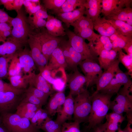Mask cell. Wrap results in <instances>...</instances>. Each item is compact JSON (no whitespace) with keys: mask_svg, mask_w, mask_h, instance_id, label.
I'll return each instance as SVG.
<instances>
[{"mask_svg":"<svg viewBox=\"0 0 132 132\" xmlns=\"http://www.w3.org/2000/svg\"><path fill=\"white\" fill-rule=\"evenodd\" d=\"M29 85L32 86L50 96L53 90L50 84L41 75L40 73L35 74L34 72L27 75Z\"/></svg>","mask_w":132,"mask_h":132,"instance_id":"obj_16","label":"cell"},{"mask_svg":"<svg viewBox=\"0 0 132 132\" xmlns=\"http://www.w3.org/2000/svg\"><path fill=\"white\" fill-rule=\"evenodd\" d=\"M17 53L20 65L24 75H27L33 72L35 68V64L30 50L25 47Z\"/></svg>","mask_w":132,"mask_h":132,"instance_id":"obj_15","label":"cell"},{"mask_svg":"<svg viewBox=\"0 0 132 132\" xmlns=\"http://www.w3.org/2000/svg\"><path fill=\"white\" fill-rule=\"evenodd\" d=\"M14 0H0V5H3L6 10H13Z\"/></svg>","mask_w":132,"mask_h":132,"instance_id":"obj_53","label":"cell"},{"mask_svg":"<svg viewBox=\"0 0 132 132\" xmlns=\"http://www.w3.org/2000/svg\"><path fill=\"white\" fill-rule=\"evenodd\" d=\"M45 67L51 71L59 68H67L62 51L59 45L52 53Z\"/></svg>","mask_w":132,"mask_h":132,"instance_id":"obj_17","label":"cell"},{"mask_svg":"<svg viewBox=\"0 0 132 132\" xmlns=\"http://www.w3.org/2000/svg\"><path fill=\"white\" fill-rule=\"evenodd\" d=\"M59 46L62 51L67 68L71 70L73 72L78 69L77 67L75 66L72 60L69 52L66 45L65 40H62L60 43Z\"/></svg>","mask_w":132,"mask_h":132,"instance_id":"obj_37","label":"cell"},{"mask_svg":"<svg viewBox=\"0 0 132 132\" xmlns=\"http://www.w3.org/2000/svg\"><path fill=\"white\" fill-rule=\"evenodd\" d=\"M118 130H119L118 132H124L123 131H121L120 128H119Z\"/></svg>","mask_w":132,"mask_h":132,"instance_id":"obj_62","label":"cell"},{"mask_svg":"<svg viewBox=\"0 0 132 132\" xmlns=\"http://www.w3.org/2000/svg\"><path fill=\"white\" fill-rule=\"evenodd\" d=\"M82 132H88L86 130H84Z\"/></svg>","mask_w":132,"mask_h":132,"instance_id":"obj_64","label":"cell"},{"mask_svg":"<svg viewBox=\"0 0 132 132\" xmlns=\"http://www.w3.org/2000/svg\"><path fill=\"white\" fill-rule=\"evenodd\" d=\"M24 93L19 94L11 91L0 92V114L12 113L16 110Z\"/></svg>","mask_w":132,"mask_h":132,"instance_id":"obj_9","label":"cell"},{"mask_svg":"<svg viewBox=\"0 0 132 132\" xmlns=\"http://www.w3.org/2000/svg\"><path fill=\"white\" fill-rule=\"evenodd\" d=\"M10 83L15 88L20 89H26L29 86L27 75H22L21 74L8 77Z\"/></svg>","mask_w":132,"mask_h":132,"instance_id":"obj_30","label":"cell"},{"mask_svg":"<svg viewBox=\"0 0 132 132\" xmlns=\"http://www.w3.org/2000/svg\"><path fill=\"white\" fill-rule=\"evenodd\" d=\"M12 28L9 23H0V43L5 42L11 36Z\"/></svg>","mask_w":132,"mask_h":132,"instance_id":"obj_40","label":"cell"},{"mask_svg":"<svg viewBox=\"0 0 132 132\" xmlns=\"http://www.w3.org/2000/svg\"><path fill=\"white\" fill-rule=\"evenodd\" d=\"M66 97L63 91H58L51 97L46 107L49 115L54 116L58 112L64 103Z\"/></svg>","mask_w":132,"mask_h":132,"instance_id":"obj_18","label":"cell"},{"mask_svg":"<svg viewBox=\"0 0 132 132\" xmlns=\"http://www.w3.org/2000/svg\"><path fill=\"white\" fill-rule=\"evenodd\" d=\"M39 70L41 75L48 83L52 84L54 83L55 79L52 76L51 71L45 67Z\"/></svg>","mask_w":132,"mask_h":132,"instance_id":"obj_48","label":"cell"},{"mask_svg":"<svg viewBox=\"0 0 132 132\" xmlns=\"http://www.w3.org/2000/svg\"><path fill=\"white\" fill-rule=\"evenodd\" d=\"M14 55L0 56V79L5 78L8 76V63Z\"/></svg>","mask_w":132,"mask_h":132,"instance_id":"obj_38","label":"cell"},{"mask_svg":"<svg viewBox=\"0 0 132 132\" xmlns=\"http://www.w3.org/2000/svg\"><path fill=\"white\" fill-rule=\"evenodd\" d=\"M15 113L21 117L28 119L30 121L34 115L35 112H31L24 110L17 109Z\"/></svg>","mask_w":132,"mask_h":132,"instance_id":"obj_49","label":"cell"},{"mask_svg":"<svg viewBox=\"0 0 132 132\" xmlns=\"http://www.w3.org/2000/svg\"><path fill=\"white\" fill-rule=\"evenodd\" d=\"M26 44L14 41L9 37L5 42L0 44V56L13 55Z\"/></svg>","mask_w":132,"mask_h":132,"instance_id":"obj_23","label":"cell"},{"mask_svg":"<svg viewBox=\"0 0 132 132\" xmlns=\"http://www.w3.org/2000/svg\"><path fill=\"white\" fill-rule=\"evenodd\" d=\"M85 0H66L61 7L54 11L57 14L73 11L79 7L84 5L86 2Z\"/></svg>","mask_w":132,"mask_h":132,"instance_id":"obj_29","label":"cell"},{"mask_svg":"<svg viewBox=\"0 0 132 132\" xmlns=\"http://www.w3.org/2000/svg\"><path fill=\"white\" fill-rule=\"evenodd\" d=\"M127 54L132 57V41L127 43L123 48Z\"/></svg>","mask_w":132,"mask_h":132,"instance_id":"obj_58","label":"cell"},{"mask_svg":"<svg viewBox=\"0 0 132 132\" xmlns=\"http://www.w3.org/2000/svg\"><path fill=\"white\" fill-rule=\"evenodd\" d=\"M24 0H14L13 3V10L16 12L20 11L23 5Z\"/></svg>","mask_w":132,"mask_h":132,"instance_id":"obj_56","label":"cell"},{"mask_svg":"<svg viewBox=\"0 0 132 132\" xmlns=\"http://www.w3.org/2000/svg\"><path fill=\"white\" fill-rule=\"evenodd\" d=\"M94 29L102 36L109 37L116 32L109 21L100 16L93 22Z\"/></svg>","mask_w":132,"mask_h":132,"instance_id":"obj_21","label":"cell"},{"mask_svg":"<svg viewBox=\"0 0 132 132\" xmlns=\"http://www.w3.org/2000/svg\"><path fill=\"white\" fill-rule=\"evenodd\" d=\"M17 52L15 54L10 61L8 69L9 77L13 76L21 73L22 69L20 65Z\"/></svg>","mask_w":132,"mask_h":132,"instance_id":"obj_33","label":"cell"},{"mask_svg":"<svg viewBox=\"0 0 132 132\" xmlns=\"http://www.w3.org/2000/svg\"><path fill=\"white\" fill-rule=\"evenodd\" d=\"M132 0H102V13L106 17L120 8L131 4Z\"/></svg>","mask_w":132,"mask_h":132,"instance_id":"obj_22","label":"cell"},{"mask_svg":"<svg viewBox=\"0 0 132 132\" xmlns=\"http://www.w3.org/2000/svg\"><path fill=\"white\" fill-rule=\"evenodd\" d=\"M132 124L128 123L127 125L123 130L124 132H132V129L131 126Z\"/></svg>","mask_w":132,"mask_h":132,"instance_id":"obj_60","label":"cell"},{"mask_svg":"<svg viewBox=\"0 0 132 132\" xmlns=\"http://www.w3.org/2000/svg\"><path fill=\"white\" fill-rule=\"evenodd\" d=\"M2 123L1 119V116L0 115V124Z\"/></svg>","mask_w":132,"mask_h":132,"instance_id":"obj_63","label":"cell"},{"mask_svg":"<svg viewBox=\"0 0 132 132\" xmlns=\"http://www.w3.org/2000/svg\"><path fill=\"white\" fill-rule=\"evenodd\" d=\"M66 32L69 42L73 48L83 56L85 59L96 61L98 55L95 52L93 44L88 45L85 40L76 35L74 32L68 30Z\"/></svg>","mask_w":132,"mask_h":132,"instance_id":"obj_7","label":"cell"},{"mask_svg":"<svg viewBox=\"0 0 132 132\" xmlns=\"http://www.w3.org/2000/svg\"><path fill=\"white\" fill-rule=\"evenodd\" d=\"M109 20H119L132 26V9L130 4L125 6L105 17Z\"/></svg>","mask_w":132,"mask_h":132,"instance_id":"obj_20","label":"cell"},{"mask_svg":"<svg viewBox=\"0 0 132 132\" xmlns=\"http://www.w3.org/2000/svg\"><path fill=\"white\" fill-rule=\"evenodd\" d=\"M74 98L72 95L69 93L66 97L65 102L58 111L55 121L60 125L66 121L70 120L74 113Z\"/></svg>","mask_w":132,"mask_h":132,"instance_id":"obj_14","label":"cell"},{"mask_svg":"<svg viewBox=\"0 0 132 132\" xmlns=\"http://www.w3.org/2000/svg\"><path fill=\"white\" fill-rule=\"evenodd\" d=\"M117 53L112 49L110 50H103L98 53V60L99 65L104 71L117 59Z\"/></svg>","mask_w":132,"mask_h":132,"instance_id":"obj_26","label":"cell"},{"mask_svg":"<svg viewBox=\"0 0 132 132\" xmlns=\"http://www.w3.org/2000/svg\"><path fill=\"white\" fill-rule=\"evenodd\" d=\"M107 123L106 130L109 131H116L119 128L118 124L112 121H106Z\"/></svg>","mask_w":132,"mask_h":132,"instance_id":"obj_54","label":"cell"},{"mask_svg":"<svg viewBox=\"0 0 132 132\" xmlns=\"http://www.w3.org/2000/svg\"><path fill=\"white\" fill-rule=\"evenodd\" d=\"M13 18L10 16L4 10L0 8V23H10Z\"/></svg>","mask_w":132,"mask_h":132,"instance_id":"obj_51","label":"cell"},{"mask_svg":"<svg viewBox=\"0 0 132 132\" xmlns=\"http://www.w3.org/2000/svg\"><path fill=\"white\" fill-rule=\"evenodd\" d=\"M118 59L120 63H121L128 70L127 72L129 76H132V57L123 52L122 50L118 51Z\"/></svg>","mask_w":132,"mask_h":132,"instance_id":"obj_36","label":"cell"},{"mask_svg":"<svg viewBox=\"0 0 132 132\" xmlns=\"http://www.w3.org/2000/svg\"><path fill=\"white\" fill-rule=\"evenodd\" d=\"M66 0H43L45 8L52 10L54 11L59 9Z\"/></svg>","mask_w":132,"mask_h":132,"instance_id":"obj_44","label":"cell"},{"mask_svg":"<svg viewBox=\"0 0 132 132\" xmlns=\"http://www.w3.org/2000/svg\"><path fill=\"white\" fill-rule=\"evenodd\" d=\"M113 95L99 92L91 95L92 104L87 121L88 130L92 129L101 123L109 109Z\"/></svg>","mask_w":132,"mask_h":132,"instance_id":"obj_1","label":"cell"},{"mask_svg":"<svg viewBox=\"0 0 132 132\" xmlns=\"http://www.w3.org/2000/svg\"><path fill=\"white\" fill-rule=\"evenodd\" d=\"M102 0H87L84 5V14L93 22L99 16L102 9Z\"/></svg>","mask_w":132,"mask_h":132,"instance_id":"obj_24","label":"cell"},{"mask_svg":"<svg viewBox=\"0 0 132 132\" xmlns=\"http://www.w3.org/2000/svg\"><path fill=\"white\" fill-rule=\"evenodd\" d=\"M62 125L48 116L40 127L45 132H61Z\"/></svg>","mask_w":132,"mask_h":132,"instance_id":"obj_32","label":"cell"},{"mask_svg":"<svg viewBox=\"0 0 132 132\" xmlns=\"http://www.w3.org/2000/svg\"><path fill=\"white\" fill-rule=\"evenodd\" d=\"M25 90L16 88L10 83L5 82L0 79V92L11 91L19 94H22L24 93Z\"/></svg>","mask_w":132,"mask_h":132,"instance_id":"obj_45","label":"cell"},{"mask_svg":"<svg viewBox=\"0 0 132 132\" xmlns=\"http://www.w3.org/2000/svg\"><path fill=\"white\" fill-rule=\"evenodd\" d=\"M94 48L98 55V53L101 50L112 49V45L109 37L100 35L99 38L94 44Z\"/></svg>","mask_w":132,"mask_h":132,"instance_id":"obj_31","label":"cell"},{"mask_svg":"<svg viewBox=\"0 0 132 132\" xmlns=\"http://www.w3.org/2000/svg\"><path fill=\"white\" fill-rule=\"evenodd\" d=\"M68 76L67 77L69 93L73 97L83 91L85 89L83 87L87 82L85 76L78 69Z\"/></svg>","mask_w":132,"mask_h":132,"instance_id":"obj_12","label":"cell"},{"mask_svg":"<svg viewBox=\"0 0 132 132\" xmlns=\"http://www.w3.org/2000/svg\"><path fill=\"white\" fill-rule=\"evenodd\" d=\"M120 63L119 60L117 59L106 70L103 72L96 83V89L93 93L99 92L109 84L120 68Z\"/></svg>","mask_w":132,"mask_h":132,"instance_id":"obj_13","label":"cell"},{"mask_svg":"<svg viewBox=\"0 0 132 132\" xmlns=\"http://www.w3.org/2000/svg\"><path fill=\"white\" fill-rule=\"evenodd\" d=\"M132 84V81L127 73L124 72L119 68L109 84L99 92L113 95L118 93L122 86Z\"/></svg>","mask_w":132,"mask_h":132,"instance_id":"obj_10","label":"cell"},{"mask_svg":"<svg viewBox=\"0 0 132 132\" xmlns=\"http://www.w3.org/2000/svg\"><path fill=\"white\" fill-rule=\"evenodd\" d=\"M109 20L117 33L126 36L132 37V26L120 20Z\"/></svg>","mask_w":132,"mask_h":132,"instance_id":"obj_28","label":"cell"},{"mask_svg":"<svg viewBox=\"0 0 132 132\" xmlns=\"http://www.w3.org/2000/svg\"><path fill=\"white\" fill-rule=\"evenodd\" d=\"M45 27L48 33L54 36H63L66 34L61 21L53 16L48 15Z\"/></svg>","mask_w":132,"mask_h":132,"instance_id":"obj_19","label":"cell"},{"mask_svg":"<svg viewBox=\"0 0 132 132\" xmlns=\"http://www.w3.org/2000/svg\"><path fill=\"white\" fill-rule=\"evenodd\" d=\"M128 123L132 124V112L126 113Z\"/></svg>","mask_w":132,"mask_h":132,"instance_id":"obj_59","label":"cell"},{"mask_svg":"<svg viewBox=\"0 0 132 132\" xmlns=\"http://www.w3.org/2000/svg\"><path fill=\"white\" fill-rule=\"evenodd\" d=\"M28 43L30 48L31 56L39 70L44 67L48 61L42 53L39 41L31 33L29 35Z\"/></svg>","mask_w":132,"mask_h":132,"instance_id":"obj_11","label":"cell"},{"mask_svg":"<svg viewBox=\"0 0 132 132\" xmlns=\"http://www.w3.org/2000/svg\"><path fill=\"white\" fill-rule=\"evenodd\" d=\"M17 13L16 16L13 18L10 22L12 28L9 37L14 41L26 44L29 35L33 31L31 28L28 17L23 9L22 8Z\"/></svg>","mask_w":132,"mask_h":132,"instance_id":"obj_2","label":"cell"},{"mask_svg":"<svg viewBox=\"0 0 132 132\" xmlns=\"http://www.w3.org/2000/svg\"><path fill=\"white\" fill-rule=\"evenodd\" d=\"M21 102L29 103L41 107L45 104L33 94L26 91Z\"/></svg>","mask_w":132,"mask_h":132,"instance_id":"obj_43","label":"cell"},{"mask_svg":"<svg viewBox=\"0 0 132 132\" xmlns=\"http://www.w3.org/2000/svg\"><path fill=\"white\" fill-rule=\"evenodd\" d=\"M70 25L74 28V33L86 28H94L93 22L88 17L83 16L78 20L71 24Z\"/></svg>","mask_w":132,"mask_h":132,"instance_id":"obj_34","label":"cell"},{"mask_svg":"<svg viewBox=\"0 0 132 132\" xmlns=\"http://www.w3.org/2000/svg\"><path fill=\"white\" fill-rule=\"evenodd\" d=\"M85 10L84 5L73 11L57 14L58 18L65 23L67 27H69L71 24L84 16Z\"/></svg>","mask_w":132,"mask_h":132,"instance_id":"obj_25","label":"cell"},{"mask_svg":"<svg viewBox=\"0 0 132 132\" xmlns=\"http://www.w3.org/2000/svg\"><path fill=\"white\" fill-rule=\"evenodd\" d=\"M42 107L29 103L21 102L17 109L24 110L31 112H36Z\"/></svg>","mask_w":132,"mask_h":132,"instance_id":"obj_47","label":"cell"},{"mask_svg":"<svg viewBox=\"0 0 132 132\" xmlns=\"http://www.w3.org/2000/svg\"><path fill=\"white\" fill-rule=\"evenodd\" d=\"M31 33L39 41L42 53L48 62L52 53L58 47L62 39L52 35L44 27L35 30V31H33Z\"/></svg>","mask_w":132,"mask_h":132,"instance_id":"obj_6","label":"cell"},{"mask_svg":"<svg viewBox=\"0 0 132 132\" xmlns=\"http://www.w3.org/2000/svg\"><path fill=\"white\" fill-rule=\"evenodd\" d=\"M26 91L33 94L45 104L49 95L44 92L30 85L26 89Z\"/></svg>","mask_w":132,"mask_h":132,"instance_id":"obj_42","label":"cell"},{"mask_svg":"<svg viewBox=\"0 0 132 132\" xmlns=\"http://www.w3.org/2000/svg\"><path fill=\"white\" fill-rule=\"evenodd\" d=\"M79 65L87 79L86 89L95 84L103 72L100 66L95 60L86 59Z\"/></svg>","mask_w":132,"mask_h":132,"instance_id":"obj_8","label":"cell"},{"mask_svg":"<svg viewBox=\"0 0 132 132\" xmlns=\"http://www.w3.org/2000/svg\"><path fill=\"white\" fill-rule=\"evenodd\" d=\"M109 38L112 44V49L117 52L123 49L127 43L132 41V37L124 36L116 32Z\"/></svg>","mask_w":132,"mask_h":132,"instance_id":"obj_27","label":"cell"},{"mask_svg":"<svg viewBox=\"0 0 132 132\" xmlns=\"http://www.w3.org/2000/svg\"><path fill=\"white\" fill-rule=\"evenodd\" d=\"M91 96L86 88L74 99V119L80 123L87 122L91 107Z\"/></svg>","mask_w":132,"mask_h":132,"instance_id":"obj_4","label":"cell"},{"mask_svg":"<svg viewBox=\"0 0 132 132\" xmlns=\"http://www.w3.org/2000/svg\"><path fill=\"white\" fill-rule=\"evenodd\" d=\"M0 116L2 124L9 132H40L29 120L16 113H7Z\"/></svg>","mask_w":132,"mask_h":132,"instance_id":"obj_3","label":"cell"},{"mask_svg":"<svg viewBox=\"0 0 132 132\" xmlns=\"http://www.w3.org/2000/svg\"><path fill=\"white\" fill-rule=\"evenodd\" d=\"M132 85L123 86L120 88L114 100L111 101L109 109L119 114L132 112Z\"/></svg>","mask_w":132,"mask_h":132,"instance_id":"obj_5","label":"cell"},{"mask_svg":"<svg viewBox=\"0 0 132 132\" xmlns=\"http://www.w3.org/2000/svg\"><path fill=\"white\" fill-rule=\"evenodd\" d=\"M65 43L70 53L72 60L75 66L77 67L80 63L85 59L81 54L77 52L70 45L68 41L65 40Z\"/></svg>","mask_w":132,"mask_h":132,"instance_id":"obj_39","label":"cell"},{"mask_svg":"<svg viewBox=\"0 0 132 132\" xmlns=\"http://www.w3.org/2000/svg\"><path fill=\"white\" fill-rule=\"evenodd\" d=\"M45 110L41 108L36 111L34 116L30 121L31 124L33 126L38 128L37 125V122L41 115Z\"/></svg>","mask_w":132,"mask_h":132,"instance_id":"obj_52","label":"cell"},{"mask_svg":"<svg viewBox=\"0 0 132 132\" xmlns=\"http://www.w3.org/2000/svg\"><path fill=\"white\" fill-rule=\"evenodd\" d=\"M107 124L106 122L104 124L101 123L96 126L92 129V132H104L106 129Z\"/></svg>","mask_w":132,"mask_h":132,"instance_id":"obj_57","label":"cell"},{"mask_svg":"<svg viewBox=\"0 0 132 132\" xmlns=\"http://www.w3.org/2000/svg\"><path fill=\"white\" fill-rule=\"evenodd\" d=\"M105 118L107 121H112L118 124H121L125 119L123 114H119L113 112L107 114Z\"/></svg>","mask_w":132,"mask_h":132,"instance_id":"obj_46","label":"cell"},{"mask_svg":"<svg viewBox=\"0 0 132 132\" xmlns=\"http://www.w3.org/2000/svg\"><path fill=\"white\" fill-rule=\"evenodd\" d=\"M48 116L47 112L45 110L41 115L37 122V126L39 129L42 124Z\"/></svg>","mask_w":132,"mask_h":132,"instance_id":"obj_55","label":"cell"},{"mask_svg":"<svg viewBox=\"0 0 132 132\" xmlns=\"http://www.w3.org/2000/svg\"><path fill=\"white\" fill-rule=\"evenodd\" d=\"M39 0H24L23 5L29 17L44 7L40 5Z\"/></svg>","mask_w":132,"mask_h":132,"instance_id":"obj_35","label":"cell"},{"mask_svg":"<svg viewBox=\"0 0 132 132\" xmlns=\"http://www.w3.org/2000/svg\"><path fill=\"white\" fill-rule=\"evenodd\" d=\"M48 15L45 8L44 7L34 13L32 17L36 19L47 18Z\"/></svg>","mask_w":132,"mask_h":132,"instance_id":"obj_50","label":"cell"},{"mask_svg":"<svg viewBox=\"0 0 132 132\" xmlns=\"http://www.w3.org/2000/svg\"><path fill=\"white\" fill-rule=\"evenodd\" d=\"M80 124L76 121L72 122H66L62 125L61 132H81Z\"/></svg>","mask_w":132,"mask_h":132,"instance_id":"obj_41","label":"cell"},{"mask_svg":"<svg viewBox=\"0 0 132 132\" xmlns=\"http://www.w3.org/2000/svg\"><path fill=\"white\" fill-rule=\"evenodd\" d=\"M0 132H9L8 129L1 123L0 124Z\"/></svg>","mask_w":132,"mask_h":132,"instance_id":"obj_61","label":"cell"}]
</instances>
